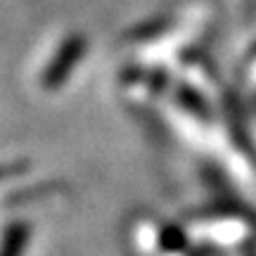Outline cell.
Returning a JSON list of instances; mask_svg holds the SVG:
<instances>
[{
    "instance_id": "6da1fadb",
    "label": "cell",
    "mask_w": 256,
    "mask_h": 256,
    "mask_svg": "<svg viewBox=\"0 0 256 256\" xmlns=\"http://www.w3.org/2000/svg\"><path fill=\"white\" fill-rule=\"evenodd\" d=\"M86 38L81 34H72V36H66L60 43L57 48V52L52 55L50 64L46 66V72L40 76V86H43V90H60L64 86V81L69 78L76 69V64L86 55Z\"/></svg>"
},
{
    "instance_id": "7a4b0ae2",
    "label": "cell",
    "mask_w": 256,
    "mask_h": 256,
    "mask_svg": "<svg viewBox=\"0 0 256 256\" xmlns=\"http://www.w3.org/2000/svg\"><path fill=\"white\" fill-rule=\"evenodd\" d=\"M28 242H31V223L12 220L0 240V256H24Z\"/></svg>"
},
{
    "instance_id": "3957f363",
    "label": "cell",
    "mask_w": 256,
    "mask_h": 256,
    "mask_svg": "<svg viewBox=\"0 0 256 256\" xmlns=\"http://www.w3.org/2000/svg\"><path fill=\"white\" fill-rule=\"evenodd\" d=\"M176 100L183 104L185 112H190V114H194V116H209V110H206L204 98H202L197 90H192V88L178 86V90H176Z\"/></svg>"
},
{
    "instance_id": "277c9868",
    "label": "cell",
    "mask_w": 256,
    "mask_h": 256,
    "mask_svg": "<svg viewBox=\"0 0 256 256\" xmlns=\"http://www.w3.org/2000/svg\"><path fill=\"white\" fill-rule=\"evenodd\" d=\"M159 244L166 249V252H180L185 249L188 240H185V232L178 226H166L162 232H159Z\"/></svg>"
},
{
    "instance_id": "5b68a950",
    "label": "cell",
    "mask_w": 256,
    "mask_h": 256,
    "mask_svg": "<svg viewBox=\"0 0 256 256\" xmlns=\"http://www.w3.org/2000/svg\"><path fill=\"white\" fill-rule=\"evenodd\" d=\"M28 164L26 162H12V164H0V183L8 180V178H14V176L26 174Z\"/></svg>"
}]
</instances>
